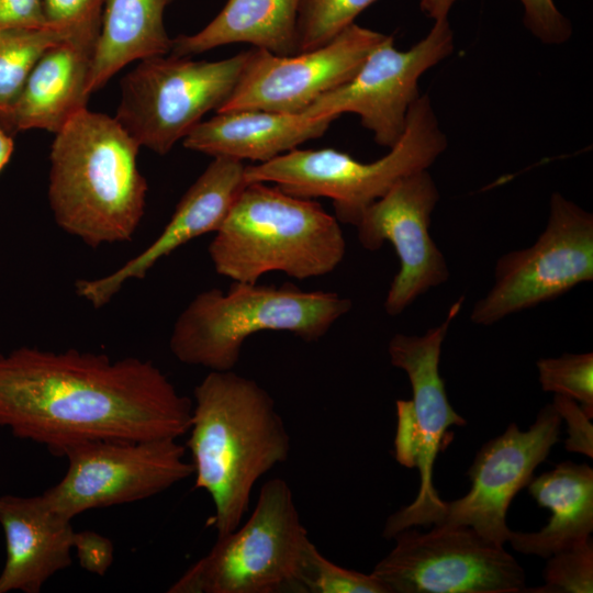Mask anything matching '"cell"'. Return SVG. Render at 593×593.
Wrapping results in <instances>:
<instances>
[{
	"label": "cell",
	"mask_w": 593,
	"mask_h": 593,
	"mask_svg": "<svg viewBox=\"0 0 593 593\" xmlns=\"http://www.w3.org/2000/svg\"><path fill=\"white\" fill-rule=\"evenodd\" d=\"M192 405L150 360L27 346L0 353V428L58 457L88 440L178 439Z\"/></svg>",
	"instance_id": "cell-1"
},
{
	"label": "cell",
	"mask_w": 593,
	"mask_h": 593,
	"mask_svg": "<svg viewBox=\"0 0 593 593\" xmlns=\"http://www.w3.org/2000/svg\"><path fill=\"white\" fill-rule=\"evenodd\" d=\"M193 398L187 446L194 488L211 496L220 537L242 524L254 485L287 461L291 438L269 392L233 370L210 371Z\"/></svg>",
	"instance_id": "cell-2"
},
{
	"label": "cell",
	"mask_w": 593,
	"mask_h": 593,
	"mask_svg": "<svg viewBox=\"0 0 593 593\" xmlns=\"http://www.w3.org/2000/svg\"><path fill=\"white\" fill-rule=\"evenodd\" d=\"M139 147L115 118L88 109L56 133L47 198L57 226L92 248L131 240L148 191Z\"/></svg>",
	"instance_id": "cell-3"
},
{
	"label": "cell",
	"mask_w": 593,
	"mask_h": 593,
	"mask_svg": "<svg viewBox=\"0 0 593 593\" xmlns=\"http://www.w3.org/2000/svg\"><path fill=\"white\" fill-rule=\"evenodd\" d=\"M208 250L216 273L233 281L257 282L273 271L306 280L334 271L346 242L318 202L248 182Z\"/></svg>",
	"instance_id": "cell-4"
},
{
	"label": "cell",
	"mask_w": 593,
	"mask_h": 593,
	"mask_svg": "<svg viewBox=\"0 0 593 593\" xmlns=\"http://www.w3.org/2000/svg\"><path fill=\"white\" fill-rule=\"evenodd\" d=\"M351 306L335 292L234 281L226 292L212 288L190 301L172 326L169 348L182 363L233 370L249 336L272 331L317 342Z\"/></svg>",
	"instance_id": "cell-5"
},
{
	"label": "cell",
	"mask_w": 593,
	"mask_h": 593,
	"mask_svg": "<svg viewBox=\"0 0 593 593\" xmlns=\"http://www.w3.org/2000/svg\"><path fill=\"white\" fill-rule=\"evenodd\" d=\"M447 146L428 94H419L400 139L376 161L362 163L333 148H294L246 166L245 178L247 182H273L300 198H328L337 221L356 226L371 203L402 178L428 169Z\"/></svg>",
	"instance_id": "cell-6"
},
{
	"label": "cell",
	"mask_w": 593,
	"mask_h": 593,
	"mask_svg": "<svg viewBox=\"0 0 593 593\" xmlns=\"http://www.w3.org/2000/svg\"><path fill=\"white\" fill-rule=\"evenodd\" d=\"M311 544L288 482L268 480L248 519L217 537L167 592L303 593V566Z\"/></svg>",
	"instance_id": "cell-7"
},
{
	"label": "cell",
	"mask_w": 593,
	"mask_h": 593,
	"mask_svg": "<svg viewBox=\"0 0 593 593\" xmlns=\"http://www.w3.org/2000/svg\"><path fill=\"white\" fill-rule=\"evenodd\" d=\"M250 49L219 61L159 55L138 60L121 80L115 119L142 147L166 155L231 97Z\"/></svg>",
	"instance_id": "cell-8"
},
{
	"label": "cell",
	"mask_w": 593,
	"mask_h": 593,
	"mask_svg": "<svg viewBox=\"0 0 593 593\" xmlns=\"http://www.w3.org/2000/svg\"><path fill=\"white\" fill-rule=\"evenodd\" d=\"M463 296L449 309L444 322L422 336L395 334L388 346L391 363L406 372L413 398L398 400L394 457L406 468H417L419 490L415 500L390 515L382 536L392 539L403 529L426 525L429 516L444 503L433 484L435 459L446 441L451 425L467 421L450 405L439 374L443 342L454 318L460 312Z\"/></svg>",
	"instance_id": "cell-9"
},
{
	"label": "cell",
	"mask_w": 593,
	"mask_h": 593,
	"mask_svg": "<svg viewBox=\"0 0 593 593\" xmlns=\"http://www.w3.org/2000/svg\"><path fill=\"white\" fill-rule=\"evenodd\" d=\"M372 574L389 593H518L525 572L501 545L462 525L406 528Z\"/></svg>",
	"instance_id": "cell-10"
},
{
	"label": "cell",
	"mask_w": 593,
	"mask_h": 593,
	"mask_svg": "<svg viewBox=\"0 0 593 593\" xmlns=\"http://www.w3.org/2000/svg\"><path fill=\"white\" fill-rule=\"evenodd\" d=\"M494 279L485 296L473 305V324L492 325L592 281L593 215L553 192L544 232L530 247L504 254L496 262Z\"/></svg>",
	"instance_id": "cell-11"
},
{
	"label": "cell",
	"mask_w": 593,
	"mask_h": 593,
	"mask_svg": "<svg viewBox=\"0 0 593 593\" xmlns=\"http://www.w3.org/2000/svg\"><path fill=\"white\" fill-rule=\"evenodd\" d=\"M186 448L175 438L88 440L67 447L63 479L43 493L72 519L89 510L146 500L193 474Z\"/></svg>",
	"instance_id": "cell-12"
},
{
	"label": "cell",
	"mask_w": 593,
	"mask_h": 593,
	"mask_svg": "<svg viewBox=\"0 0 593 593\" xmlns=\"http://www.w3.org/2000/svg\"><path fill=\"white\" fill-rule=\"evenodd\" d=\"M454 48L448 18L433 21L426 36L406 51L398 49L394 38L387 35L349 80L321 96L302 114L337 119L355 113L374 142L390 149L403 134L409 111L419 96V78Z\"/></svg>",
	"instance_id": "cell-13"
},
{
	"label": "cell",
	"mask_w": 593,
	"mask_h": 593,
	"mask_svg": "<svg viewBox=\"0 0 593 593\" xmlns=\"http://www.w3.org/2000/svg\"><path fill=\"white\" fill-rule=\"evenodd\" d=\"M385 36L353 23L313 51L280 56L253 48L238 83L216 112L257 109L302 114L321 96L349 80Z\"/></svg>",
	"instance_id": "cell-14"
},
{
	"label": "cell",
	"mask_w": 593,
	"mask_h": 593,
	"mask_svg": "<svg viewBox=\"0 0 593 593\" xmlns=\"http://www.w3.org/2000/svg\"><path fill=\"white\" fill-rule=\"evenodd\" d=\"M561 418L551 404L544 406L527 430L515 423L486 441L468 470L470 491L455 501H444L426 525H462L503 546L511 529L506 512L514 495L532 480L558 441Z\"/></svg>",
	"instance_id": "cell-15"
},
{
	"label": "cell",
	"mask_w": 593,
	"mask_h": 593,
	"mask_svg": "<svg viewBox=\"0 0 593 593\" xmlns=\"http://www.w3.org/2000/svg\"><path fill=\"white\" fill-rule=\"evenodd\" d=\"M439 201L428 169L409 175L371 203L356 225L360 245L379 249L389 242L400 260L384 301L388 315L401 314L427 290L449 278L446 259L433 240L432 213Z\"/></svg>",
	"instance_id": "cell-16"
},
{
	"label": "cell",
	"mask_w": 593,
	"mask_h": 593,
	"mask_svg": "<svg viewBox=\"0 0 593 593\" xmlns=\"http://www.w3.org/2000/svg\"><path fill=\"white\" fill-rule=\"evenodd\" d=\"M245 167L234 158L213 157L150 245L105 276L77 280V295L96 309L103 307L125 283L145 278L161 258L199 236L216 233L248 183Z\"/></svg>",
	"instance_id": "cell-17"
},
{
	"label": "cell",
	"mask_w": 593,
	"mask_h": 593,
	"mask_svg": "<svg viewBox=\"0 0 593 593\" xmlns=\"http://www.w3.org/2000/svg\"><path fill=\"white\" fill-rule=\"evenodd\" d=\"M0 525L5 540L0 593H38L71 564L76 533L71 519L52 508L43 494L1 495Z\"/></svg>",
	"instance_id": "cell-18"
},
{
	"label": "cell",
	"mask_w": 593,
	"mask_h": 593,
	"mask_svg": "<svg viewBox=\"0 0 593 593\" xmlns=\"http://www.w3.org/2000/svg\"><path fill=\"white\" fill-rule=\"evenodd\" d=\"M334 120L257 109L217 112L200 122L183 138V146L212 157L261 164L321 137Z\"/></svg>",
	"instance_id": "cell-19"
},
{
	"label": "cell",
	"mask_w": 593,
	"mask_h": 593,
	"mask_svg": "<svg viewBox=\"0 0 593 593\" xmlns=\"http://www.w3.org/2000/svg\"><path fill=\"white\" fill-rule=\"evenodd\" d=\"M94 49L72 41L47 49L32 69L5 131L11 135L27 130L56 134L87 109Z\"/></svg>",
	"instance_id": "cell-20"
},
{
	"label": "cell",
	"mask_w": 593,
	"mask_h": 593,
	"mask_svg": "<svg viewBox=\"0 0 593 593\" xmlns=\"http://www.w3.org/2000/svg\"><path fill=\"white\" fill-rule=\"evenodd\" d=\"M528 491L539 506L552 513L535 533L511 530L512 547L524 555L548 558L590 538L593 530V470L586 463H559L529 481Z\"/></svg>",
	"instance_id": "cell-21"
},
{
	"label": "cell",
	"mask_w": 593,
	"mask_h": 593,
	"mask_svg": "<svg viewBox=\"0 0 593 593\" xmlns=\"http://www.w3.org/2000/svg\"><path fill=\"white\" fill-rule=\"evenodd\" d=\"M299 0H228L201 31L172 40L169 54L191 56L212 48L248 43L275 55L298 54Z\"/></svg>",
	"instance_id": "cell-22"
},
{
	"label": "cell",
	"mask_w": 593,
	"mask_h": 593,
	"mask_svg": "<svg viewBox=\"0 0 593 593\" xmlns=\"http://www.w3.org/2000/svg\"><path fill=\"white\" fill-rule=\"evenodd\" d=\"M168 0H105L89 89L96 92L126 65L167 55L172 40L164 24Z\"/></svg>",
	"instance_id": "cell-23"
},
{
	"label": "cell",
	"mask_w": 593,
	"mask_h": 593,
	"mask_svg": "<svg viewBox=\"0 0 593 593\" xmlns=\"http://www.w3.org/2000/svg\"><path fill=\"white\" fill-rule=\"evenodd\" d=\"M68 41L52 26L0 30V126L5 130L11 111L38 59L52 46Z\"/></svg>",
	"instance_id": "cell-24"
},
{
	"label": "cell",
	"mask_w": 593,
	"mask_h": 593,
	"mask_svg": "<svg viewBox=\"0 0 593 593\" xmlns=\"http://www.w3.org/2000/svg\"><path fill=\"white\" fill-rule=\"evenodd\" d=\"M377 0H299L298 54L324 46Z\"/></svg>",
	"instance_id": "cell-25"
},
{
	"label": "cell",
	"mask_w": 593,
	"mask_h": 593,
	"mask_svg": "<svg viewBox=\"0 0 593 593\" xmlns=\"http://www.w3.org/2000/svg\"><path fill=\"white\" fill-rule=\"evenodd\" d=\"M541 389L561 394L581 403L582 410L593 416V354H564L537 361Z\"/></svg>",
	"instance_id": "cell-26"
},
{
	"label": "cell",
	"mask_w": 593,
	"mask_h": 593,
	"mask_svg": "<svg viewBox=\"0 0 593 593\" xmlns=\"http://www.w3.org/2000/svg\"><path fill=\"white\" fill-rule=\"evenodd\" d=\"M303 593H389L372 573L337 566L312 542L303 566Z\"/></svg>",
	"instance_id": "cell-27"
},
{
	"label": "cell",
	"mask_w": 593,
	"mask_h": 593,
	"mask_svg": "<svg viewBox=\"0 0 593 593\" xmlns=\"http://www.w3.org/2000/svg\"><path fill=\"white\" fill-rule=\"evenodd\" d=\"M544 569L546 584L525 592L592 593L593 545L590 538L562 549L550 557Z\"/></svg>",
	"instance_id": "cell-28"
},
{
	"label": "cell",
	"mask_w": 593,
	"mask_h": 593,
	"mask_svg": "<svg viewBox=\"0 0 593 593\" xmlns=\"http://www.w3.org/2000/svg\"><path fill=\"white\" fill-rule=\"evenodd\" d=\"M105 0H43L46 25L68 41L97 46Z\"/></svg>",
	"instance_id": "cell-29"
},
{
	"label": "cell",
	"mask_w": 593,
	"mask_h": 593,
	"mask_svg": "<svg viewBox=\"0 0 593 593\" xmlns=\"http://www.w3.org/2000/svg\"><path fill=\"white\" fill-rule=\"evenodd\" d=\"M523 7L525 27L541 43L561 45L570 40L571 21L558 9L553 0H518Z\"/></svg>",
	"instance_id": "cell-30"
},
{
	"label": "cell",
	"mask_w": 593,
	"mask_h": 593,
	"mask_svg": "<svg viewBox=\"0 0 593 593\" xmlns=\"http://www.w3.org/2000/svg\"><path fill=\"white\" fill-rule=\"evenodd\" d=\"M560 418L567 422L566 449L593 457V426L581 406L571 398L556 394L551 404Z\"/></svg>",
	"instance_id": "cell-31"
},
{
	"label": "cell",
	"mask_w": 593,
	"mask_h": 593,
	"mask_svg": "<svg viewBox=\"0 0 593 593\" xmlns=\"http://www.w3.org/2000/svg\"><path fill=\"white\" fill-rule=\"evenodd\" d=\"M74 550L80 567L90 573L104 575L113 562L112 541L93 530L76 532Z\"/></svg>",
	"instance_id": "cell-32"
},
{
	"label": "cell",
	"mask_w": 593,
	"mask_h": 593,
	"mask_svg": "<svg viewBox=\"0 0 593 593\" xmlns=\"http://www.w3.org/2000/svg\"><path fill=\"white\" fill-rule=\"evenodd\" d=\"M42 26L43 0H0V30Z\"/></svg>",
	"instance_id": "cell-33"
},
{
	"label": "cell",
	"mask_w": 593,
	"mask_h": 593,
	"mask_svg": "<svg viewBox=\"0 0 593 593\" xmlns=\"http://www.w3.org/2000/svg\"><path fill=\"white\" fill-rule=\"evenodd\" d=\"M460 0H419L423 14L433 21L447 19L451 8Z\"/></svg>",
	"instance_id": "cell-34"
},
{
	"label": "cell",
	"mask_w": 593,
	"mask_h": 593,
	"mask_svg": "<svg viewBox=\"0 0 593 593\" xmlns=\"http://www.w3.org/2000/svg\"><path fill=\"white\" fill-rule=\"evenodd\" d=\"M14 150L12 135L0 126V172L9 163Z\"/></svg>",
	"instance_id": "cell-35"
},
{
	"label": "cell",
	"mask_w": 593,
	"mask_h": 593,
	"mask_svg": "<svg viewBox=\"0 0 593 593\" xmlns=\"http://www.w3.org/2000/svg\"><path fill=\"white\" fill-rule=\"evenodd\" d=\"M172 0H168V2H171Z\"/></svg>",
	"instance_id": "cell-36"
}]
</instances>
